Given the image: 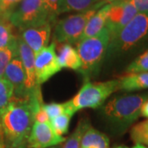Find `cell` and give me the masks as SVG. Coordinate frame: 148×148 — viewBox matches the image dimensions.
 <instances>
[{"label":"cell","mask_w":148,"mask_h":148,"mask_svg":"<svg viewBox=\"0 0 148 148\" xmlns=\"http://www.w3.org/2000/svg\"><path fill=\"white\" fill-rule=\"evenodd\" d=\"M41 93L24 98H12L0 120V133L8 147L27 142L34 123V113L42 105Z\"/></svg>","instance_id":"1"},{"label":"cell","mask_w":148,"mask_h":148,"mask_svg":"<svg viewBox=\"0 0 148 148\" xmlns=\"http://www.w3.org/2000/svg\"><path fill=\"white\" fill-rule=\"evenodd\" d=\"M148 45V12H138L116 36L110 38L106 56L119 58Z\"/></svg>","instance_id":"2"},{"label":"cell","mask_w":148,"mask_h":148,"mask_svg":"<svg viewBox=\"0 0 148 148\" xmlns=\"http://www.w3.org/2000/svg\"><path fill=\"white\" fill-rule=\"evenodd\" d=\"M148 93L114 96L102 109L106 122L117 132H123L141 115V107Z\"/></svg>","instance_id":"3"},{"label":"cell","mask_w":148,"mask_h":148,"mask_svg":"<svg viewBox=\"0 0 148 148\" xmlns=\"http://www.w3.org/2000/svg\"><path fill=\"white\" fill-rule=\"evenodd\" d=\"M110 41V34L105 27L97 35L81 40L77 43V51L82 62L78 72L86 78L90 77L100 70L106 58Z\"/></svg>","instance_id":"4"},{"label":"cell","mask_w":148,"mask_h":148,"mask_svg":"<svg viewBox=\"0 0 148 148\" xmlns=\"http://www.w3.org/2000/svg\"><path fill=\"white\" fill-rule=\"evenodd\" d=\"M118 88V79L99 82H87L72 100L64 103L66 113L73 115L77 111L85 108L101 107Z\"/></svg>","instance_id":"5"},{"label":"cell","mask_w":148,"mask_h":148,"mask_svg":"<svg viewBox=\"0 0 148 148\" xmlns=\"http://www.w3.org/2000/svg\"><path fill=\"white\" fill-rule=\"evenodd\" d=\"M53 18L44 0H21L10 14L8 20L21 32L50 22Z\"/></svg>","instance_id":"6"},{"label":"cell","mask_w":148,"mask_h":148,"mask_svg":"<svg viewBox=\"0 0 148 148\" xmlns=\"http://www.w3.org/2000/svg\"><path fill=\"white\" fill-rule=\"evenodd\" d=\"M101 7L96 6L91 9L70 15L58 21L54 28L53 40L58 44L70 45L79 42L88 21Z\"/></svg>","instance_id":"7"},{"label":"cell","mask_w":148,"mask_h":148,"mask_svg":"<svg viewBox=\"0 0 148 148\" xmlns=\"http://www.w3.org/2000/svg\"><path fill=\"white\" fill-rule=\"evenodd\" d=\"M55 49L56 42L53 40L50 45L35 53V71L39 86L62 69Z\"/></svg>","instance_id":"8"},{"label":"cell","mask_w":148,"mask_h":148,"mask_svg":"<svg viewBox=\"0 0 148 148\" xmlns=\"http://www.w3.org/2000/svg\"><path fill=\"white\" fill-rule=\"evenodd\" d=\"M137 13L136 8L127 1H114L110 3L106 24L110 38L116 36Z\"/></svg>","instance_id":"9"},{"label":"cell","mask_w":148,"mask_h":148,"mask_svg":"<svg viewBox=\"0 0 148 148\" xmlns=\"http://www.w3.org/2000/svg\"><path fill=\"white\" fill-rule=\"evenodd\" d=\"M65 140V138L57 134L53 130L50 122H35L27 142L30 148H48L64 143Z\"/></svg>","instance_id":"10"},{"label":"cell","mask_w":148,"mask_h":148,"mask_svg":"<svg viewBox=\"0 0 148 148\" xmlns=\"http://www.w3.org/2000/svg\"><path fill=\"white\" fill-rule=\"evenodd\" d=\"M18 56L21 60L26 73V91L28 96L40 92V86L37 85L35 71V53L31 48L18 37Z\"/></svg>","instance_id":"11"},{"label":"cell","mask_w":148,"mask_h":148,"mask_svg":"<svg viewBox=\"0 0 148 148\" xmlns=\"http://www.w3.org/2000/svg\"><path fill=\"white\" fill-rule=\"evenodd\" d=\"M51 36V24L47 22L41 26L30 27L21 31V40L31 48L35 53L49 45Z\"/></svg>","instance_id":"12"},{"label":"cell","mask_w":148,"mask_h":148,"mask_svg":"<svg viewBox=\"0 0 148 148\" xmlns=\"http://www.w3.org/2000/svg\"><path fill=\"white\" fill-rule=\"evenodd\" d=\"M3 78L13 86V97H28L26 91V73L19 56L13 58L7 66Z\"/></svg>","instance_id":"13"},{"label":"cell","mask_w":148,"mask_h":148,"mask_svg":"<svg viewBox=\"0 0 148 148\" xmlns=\"http://www.w3.org/2000/svg\"><path fill=\"white\" fill-rule=\"evenodd\" d=\"M110 8V3H106L95 12V14L90 17V19L88 21L85 27L81 40L94 36L101 32L103 28L106 27Z\"/></svg>","instance_id":"14"},{"label":"cell","mask_w":148,"mask_h":148,"mask_svg":"<svg viewBox=\"0 0 148 148\" xmlns=\"http://www.w3.org/2000/svg\"><path fill=\"white\" fill-rule=\"evenodd\" d=\"M58 59L61 68L79 70L82 66L81 58L77 49L70 44H60L58 49Z\"/></svg>","instance_id":"15"},{"label":"cell","mask_w":148,"mask_h":148,"mask_svg":"<svg viewBox=\"0 0 148 148\" xmlns=\"http://www.w3.org/2000/svg\"><path fill=\"white\" fill-rule=\"evenodd\" d=\"M118 80V90L134 91L148 89V72L126 74Z\"/></svg>","instance_id":"16"},{"label":"cell","mask_w":148,"mask_h":148,"mask_svg":"<svg viewBox=\"0 0 148 148\" xmlns=\"http://www.w3.org/2000/svg\"><path fill=\"white\" fill-rule=\"evenodd\" d=\"M106 3H107L104 0H59L58 14L70 12H82L96 6H103Z\"/></svg>","instance_id":"17"},{"label":"cell","mask_w":148,"mask_h":148,"mask_svg":"<svg viewBox=\"0 0 148 148\" xmlns=\"http://www.w3.org/2000/svg\"><path fill=\"white\" fill-rule=\"evenodd\" d=\"M95 147L96 148H110V139L103 132L90 127L86 128L81 142V148Z\"/></svg>","instance_id":"18"},{"label":"cell","mask_w":148,"mask_h":148,"mask_svg":"<svg viewBox=\"0 0 148 148\" xmlns=\"http://www.w3.org/2000/svg\"><path fill=\"white\" fill-rule=\"evenodd\" d=\"M18 37L8 46L0 49V78H3L7 66L11 61L18 56Z\"/></svg>","instance_id":"19"},{"label":"cell","mask_w":148,"mask_h":148,"mask_svg":"<svg viewBox=\"0 0 148 148\" xmlns=\"http://www.w3.org/2000/svg\"><path fill=\"white\" fill-rule=\"evenodd\" d=\"M13 28L14 27L8 19L0 18V49L8 46L17 39Z\"/></svg>","instance_id":"20"},{"label":"cell","mask_w":148,"mask_h":148,"mask_svg":"<svg viewBox=\"0 0 148 148\" xmlns=\"http://www.w3.org/2000/svg\"><path fill=\"white\" fill-rule=\"evenodd\" d=\"M90 126L89 122L86 119H82L78 123L77 126L69 138L66 140V143L63 148H81L82 138L86 128Z\"/></svg>","instance_id":"21"},{"label":"cell","mask_w":148,"mask_h":148,"mask_svg":"<svg viewBox=\"0 0 148 148\" xmlns=\"http://www.w3.org/2000/svg\"><path fill=\"white\" fill-rule=\"evenodd\" d=\"M130 135L136 144L148 147V119L134 125L131 129Z\"/></svg>","instance_id":"22"},{"label":"cell","mask_w":148,"mask_h":148,"mask_svg":"<svg viewBox=\"0 0 148 148\" xmlns=\"http://www.w3.org/2000/svg\"><path fill=\"white\" fill-rule=\"evenodd\" d=\"M13 96V86L4 78H0V120ZM1 134V133H0Z\"/></svg>","instance_id":"23"},{"label":"cell","mask_w":148,"mask_h":148,"mask_svg":"<svg viewBox=\"0 0 148 148\" xmlns=\"http://www.w3.org/2000/svg\"><path fill=\"white\" fill-rule=\"evenodd\" d=\"M147 72H148V49L132 61L125 70L126 74Z\"/></svg>","instance_id":"24"},{"label":"cell","mask_w":148,"mask_h":148,"mask_svg":"<svg viewBox=\"0 0 148 148\" xmlns=\"http://www.w3.org/2000/svg\"><path fill=\"white\" fill-rule=\"evenodd\" d=\"M72 116L73 115L69 114L68 113H64L50 119V124L53 128V130L57 132V134L63 136L64 134L68 132Z\"/></svg>","instance_id":"25"},{"label":"cell","mask_w":148,"mask_h":148,"mask_svg":"<svg viewBox=\"0 0 148 148\" xmlns=\"http://www.w3.org/2000/svg\"><path fill=\"white\" fill-rule=\"evenodd\" d=\"M43 108L47 113L49 119H52L55 117L66 113V106L64 103H50L45 105L43 104Z\"/></svg>","instance_id":"26"},{"label":"cell","mask_w":148,"mask_h":148,"mask_svg":"<svg viewBox=\"0 0 148 148\" xmlns=\"http://www.w3.org/2000/svg\"><path fill=\"white\" fill-rule=\"evenodd\" d=\"M21 0H2L0 5V18L8 19L12 11L16 8V7Z\"/></svg>","instance_id":"27"},{"label":"cell","mask_w":148,"mask_h":148,"mask_svg":"<svg viewBox=\"0 0 148 148\" xmlns=\"http://www.w3.org/2000/svg\"><path fill=\"white\" fill-rule=\"evenodd\" d=\"M47 123L50 122V119L48 116L47 113L43 108V104L40 106L34 113V123Z\"/></svg>","instance_id":"28"},{"label":"cell","mask_w":148,"mask_h":148,"mask_svg":"<svg viewBox=\"0 0 148 148\" xmlns=\"http://www.w3.org/2000/svg\"><path fill=\"white\" fill-rule=\"evenodd\" d=\"M138 12H148V0H127Z\"/></svg>","instance_id":"29"},{"label":"cell","mask_w":148,"mask_h":148,"mask_svg":"<svg viewBox=\"0 0 148 148\" xmlns=\"http://www.w3.org/2000/svg\"><path fill=\"white\" fill-rule=\"evenodd\" d=\"M44 1L47 7L48 10L49 11V12L53 16L58 14V5L59 0H44Z\"/></svg>","instance_id":"30"},{"label":"cell","mask_w":148,"mask_h":148,"mask_svg":"<svg viewBox=\"0 0 148 148\" xmlns=\"http://www.w3.org/2000/svg\"><path fill=\"white\" fill-rule=\"evenodd\" d=\"M141 115L148 119V98L143 102V106L141 107Z\"/></svg>","instance_id":"31"},{"label":"cell","mask_w":148,"mask_h":148,"mask_svg":"<svg viewBox=\"0 0 148 148\" xmlns=\"http://www.w3.org/2000/svg\"><path fill=\"white\" fill-rule=\"evenodd\" d=\"M12 148H28V145H27V142H24L22 143L20 145L16 146V147H14Z\"/></svg>","instance_id":"32"},{"label":"cell","mask_w":148,"mask_h":148,"mask_svg":"<svg viewBox=\"0 0 148 148\" xmlns=\"http://www.w3.org/2000/svg\"><path fill=\"white\" fill-rule=\"evenodd\" d=\"M132 148H148L147 147H145V146H143V145H139V144H136L134 147Z\"/></svg>","instance_id":"33"},{"label":"cell","mask_w":148,"mask_h":148,"mask_svg":"<svg viewBox=\"0 0 148 148\" xmlns=\"http://www.w3.org/2000/svg\"><path fill=\"white\" fill-rule=\"evenodd\" d=\"M112 148H129L126 147V146H123V145H120V146H115V147H114Z\"/></svg>","instance_id":"34"},{"label":"cell","mask_w":148,"mask_h":148,"mask_svg":"<svg viewBox=\"0 0 148 148\" xmlns=\"http://www.w3.org/2000/svg\"><path fill=\"white\" fill-rule=\"evenodd\" d=\"M104 1H106L107 3H112L114 2L115 0H104Z\"/></svg>","instance_id":"35"},{"label":"cell","mask_w":148,"mask_h":148,"mask_svg":"<svg viewBox=\"0 0 148 148\" xmlns=\"http://www.w3.org/2000/svg\"><path fill=\"white\" fill-rule=\"evenodd\" d=\"M85 148H96L95 147H85Z\"/></svg>","instance_id":"36"},{"label":"cell","mask_w":148,"mask_h":148,"mask_svg":"<svg viewBox=\"0 0 148 148\" xmlns=\"http://www.w3.org/2000/svg\"><path fill=\"white\" fill-rule=\"evenodd\" d=\"M115 1H127V0H115Z\"/></svg>","instance_id":"37"},{"label":"cell","mask_w":148,"mask_h":148,"mask_svg":"<svg viewBox=\"0 0 148 148\" xmlns=\"http://www.w3.org/2000/svg\"><path fill=\"white\" fill-rule=\"evenodd\" d=\"M1 3H2V0H0V5H1Z\"/></svg>","instance_id":"38"},{"label":"cell","mask_w":148,"mask_h":148,"mask_svg":"<svg viewBox=\"0 0 148 148\" xmlns=\"http://www.w3.org/2000/svg\"><path fill=\"white\" fill-rule=\"evenodd\" d=\"M0 148H2V146H1V145H0Z\"/></svg>","instance_id":"39"}]
</instances>
